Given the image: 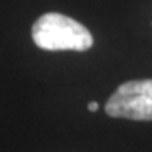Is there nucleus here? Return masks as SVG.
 Returning a JSON list of instances; mask_svg holds the SVG:
<instances>
[{
	"label": "nucleus",
	"instance_id": "nucleus-1",
	"mask_svg": "<svg viewBox=\"0 0 152 152\" xmlns=\"http://www.w3.org/2000/svg\"><path fill=\"white\" fill-rule=\"evenodd\" d=\"M32 39L46 51H88L93 37L83 24L58 12L44 14L34 22Z\"/></svg>",
	"mask_w": 152,
	"mask_h": 152
},
{
	"label": "nucleus",
	"instance_id": "nucleus-2",
	"mask_svg": "<svg viewBox=\"0 0 152 152\" xmlns=\"http://www.w3.org/2000/svg\"><path fill=\"white\" fill-rule=\"evenodd\" d=\"M105 112L115 118L152 120V80H134L120 85L108 98Z\"/></svg>",
	"mask_w": 152,
	"mask_h": 152
},
{
	"label": "nucleus",
	"instance_id": "nucleus-3",
	"mask_svg": "<svg viewBox=\"0 0 152 152\" xmlns=\"http://www.w3.org/2000/svg\"><path fill=\"white\" fill-rule=\"evenodd\" d=\"M88 110H90V112H96V110H98V103H96V102H90V103H88Z\"/></svg>",
	"mask_w": 152,
	"mask_h": 152
}]
</instances>
